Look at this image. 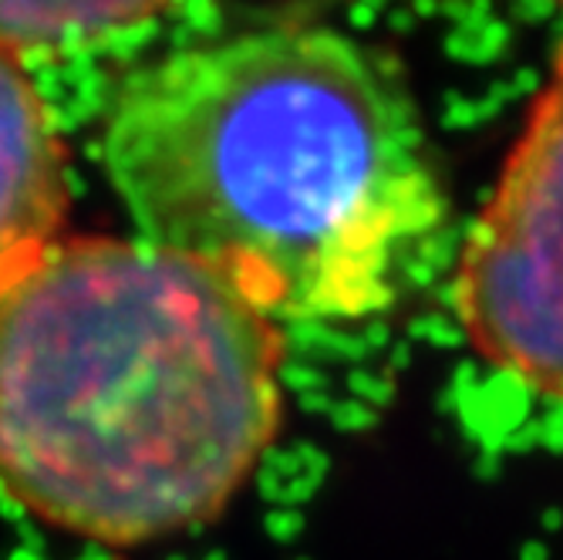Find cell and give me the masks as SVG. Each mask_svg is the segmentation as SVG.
Returning a JSON list of instances; mask_svg holds the SVG:
<instances>
[{"instance_id":"6da1fadb","label":"cell","mask_w":563,"mask_h":560,"mask_svg":"<svg viewBox=\"0 0 563 560\" xmlns=\"http://www.w3.org/2000/svg\"><path fill=\"white\" fill-rule=\"evenodd\" d=\"M101 163L142 240L217 271L274 321H365L445 196L408 85L331 28L280 24L142 65Z\"/></svg>"},{"instance_id":"7a4b0ae2","label":"cell","mask_w":563,"mask_h":560,"mask_svg":"<svg viewBox=\"0 0 563 560\" xmlns=\"http://www.w3.org/2000/svg\"><path fill=\"white\" fill-rule=\"evenodd\" d=\"M284 331L142 237H62L0 287V490L132 550L223 517L284 422Z\"/></svg>"},{"instance_id":"3957f363","label":"cell","mask_w":563,"mask_h":560,"mask_svg":"<svg viewBox=\"0 0 563 560\" xmlns=\"http://www.w3.org/2000/svg\"><path fill=\"white\" fill-rule=\"evenodd\" d=\"M452 304L489 369L563 402V44L463 240Z\"/></svg>"},{"instance_id":"277c9868","label":"cell","mask_w":563,"mask_h":560,"mask_svg":"<svg viewBox=\"0 0 563 560\" xmlns=\"http://www.w3.org/2000/svg\"><path fill=\"white\" fill-rule=\"evenodd\" d=\"M68 145L27 65L0 51V287L65 237Z\"/></svg>"},{"instance_id":"5b68a950","label":"cell","mask_w":563,"mask_h":560,"mask_svg":"<svg viewBox=\"0 0 563 560\" xmlns=\"http://www.w3.org/2000/svg\"><path fill=\"white\" fill-rule=\"evenodd\" d=\"M163 4H0V51L27 65L37 55H81L148 31Z\"/></svg>"}]
</instances>
